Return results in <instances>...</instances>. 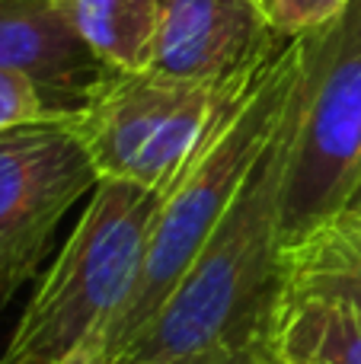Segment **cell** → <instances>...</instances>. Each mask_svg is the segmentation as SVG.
Masks as SVG:
<instances>
[{"mask_svg": "<svg viewBox=\"0 0 361 364\" xmlns=\"http://www.w3.org/2000/svg\"><path fill=\"white\" fill-rule=\"evenodd\" d=\"M304 74L237 198L151 326L112 364H253L285 294L281 201L304 109Z\"/></svg>", "mask_w": 361, "mask_h": 364, "instance_id": "cell-1", "label": "cell"}, {"mask_svg": "<svg viewBox=\"0 0 361 364\" xmlns=\"http://www.w3.org/2000/svg\"><path fill=\"white\" fill-rule=\"evenodd\" d=\"M61 364H109L106 358V342L96 336V339H90L87 346H80L70 358H64Z\"/></svg>", "mask_w": 361, "mask_h": 364, "instance_id": "cell-15", "label": "cell"}, {"mask_svg": "<svg viewBox=\"0 0 361 364\" xmlns=\"http://www.w3.org/2000/svg\"><path fill=\"white\" fill-rule=\"evenodd\" d=\"M253 364H285V361H281L279 355H272V352H269V348H262V352H259V358H256Z\"/></svg>", "mask_w": 361, "mask_h": 364, "instance_id": "cell-16", "label": "cell"}, {"mask_svg": "<svg viewBox=\"0 0 361 364\" xmlns=\"http://www.w3.org/2000/svg\"><path fill=\"white\" fill-rule=\"evenodd\" d=\"M272 26L281 38H301L339 23L352 0H266Z\"/></svg>", "mask_w": 361, "mask_h": 364, "instance_id": "cell-12", "label": "cell"}, {"mask_svg": "<svg viewBox=\"0 0 361 364\" xmlns=\"http://www.w3.org/2000/svg\"><path fill=\"white\" fill-rule=\"evenodd\" d=\"M163 192L122 179H99L70 237L51 259L19 314L0 364H61L99 336L125 307Z\"/></svg>", "mask_w": 361, "mask_h": 364, "instance_id": "cell-3", "label": "cell"}, {"mask_svg": "<svg viewBox=\"0 0 361 364\" xmlns=\"http://www.w3.org/2000/svg\"><path fill=\"white\" fill-rule=\"evenodd\" d=\"M320 230H326L339 246H345L349 252L361 256V208H345L336 218H330Z\"/></svg>", "mask_w": 361, "mask_h": 364, "instance_id": "cell-14", "label": "cell"}, {"mask_svg": "<svg viewBox=\"0 0 361 364\" xmlns=\"http://www.w3.org/2000/svg\"><path fill=\"white\" fill-rule=\"evenodd\" d=\"M51 115H64V112H55L29 80H19V77L0 70V132L26 125V122L51 119Z\"/></svg>", "mask_w": 361, "mask_h": 364, "instance_id": "cell-13", "label": "cell"}, {"mask_svg": "<svg viewBox=\"0 0 361 364\" xmlns=\"http://www.w3.org/2000/svg\"><path fill=\"white\" fill-rule=\"evenodd\" d=\"M361 179V0L320 29L281 201L285 246L345 211Z\"/></svg>", "mask_w": 361, "mask_h": 364, "instance_id": "cell-5", "label": "cell"}, {"mask_svg": "<svg viewBox=\"0 0 361 364\" xmlns=\"http://www.w3.org/2000/svg\"><path fill=\"white\" fill-rule=\"evenodd\" d=\"M0 70L29 80L55 112H77L106 64L74 36L55 0H0Z\"/></svg>", "mask_w": 361, "mask_h": 364, "instance_id": "cell-8", "label": "cell"}, {"mask_svg": "<svg viewBox=\"0 0 361 364\" xmlns=\"http://www.w3.org/2000/svg\"><path fill=\"white\" fill-rule=\"evenodd\" d=\"M96 182L77 112L0 132V307L38 272L58 224Z\"/></svg>", "mask_w": 361, "mask_h": 364, "instance_id": "cell-6", "label": "cell"}, {"mask_svg": "<svg viewBox=\"0 0 361 364\" xmlns=\"http://www.w3.org/2000/svg\"><path fill=\"white\" fill-rule=\"evenodd\" d=\"M266 348L285 364H361V310L336 294L285 288Z\"/></svg>", "mask_w": 361, "mask_h": 364, "instance_id": "cell-9", "label": "cell"}, {"mask_svg": "<svg viewBox=\"0 0 361 364\" xmlns=\"http://www.w3.org/2000/svg\"><path fill=\"white\" fill-rule=\"evenodd\" d=\"M311 45L313 32L285 38L269 58L237 77L224 93L195 154L163 192L138 282L106 333L109 364L151 326L163 301L183 282L189 265L198 259L215 227L227 214L230 201L237 198L256 160L262 157L304 74Z\"/></svg>", "mask_w": 361, "mask_h": 364, "instance_id": "cell-2", "label": "cell"}, {"mask_svg": "<svg viewBox=\"0 0 361 364\" xmlns=\"http://www.w3.org/2000/svg\"><path fill=\"white\" fill-rule=\"evenodd\" d=\"M55 6L109 70H151L160 0H55Z\"/></svg>", "mask_w": 361, "mask_h": 364, "instance_id": "cell-10", "label": "cell"}, {"mask_svg": "<svg viewBox=\"0 0 361 364\" xmlns=\"http://www.w3.org/2000/svg\"><path fill=\"white\" fill-rule=\"evenodd\" d=\"M234 80L198 83L157 70H106L77 109V132L99 179L166 192Z\"/></svg>", "mask_w": 361, "mask_h": 364, "instance_id": "cell-4", "label": "cell"}, {"mask_svg": "<svg viewBox=\"0 0 361 364\" xmlns=\"http://www.w3.org/2000/svg\"><path fill=\"white\" fill-rule=\"evenodd\" d=\"M285 288L336 294L361 310V256L317 227L285 246Z\"/></svg>", "mask_w": 361, "mask_h": 364, "instance_id": "cell-11", "label": "cell"}, {"mask_svg": "<svg viewBox=\"0 0 361 364\" xmlns=\"http://www.w3.org/2000/svg\"><path fill=\"white\" fill-rule=\"evenodd\" d=\"M281 42L266 0H160L151 70L176 80L227 83Z\"/></svg>", "mask_w": 361, "mask_h": 364, "instance_id": "cell-7", "label": "cell"}, {"mask_svg": "<svg viewBox=\"0 0 361 364\" xmlns=\"http://www.w3.org/2000/svg\"><path fill=\"white\" fill-rule=\"evenodd\" d=\"M345 208H361V179H358V186H355V192H352V201Z\"/></svg>", "mask_w": 361, "mask_h": 364, "instance_id": "cell-17", "label": "cell"}]
</instances>
